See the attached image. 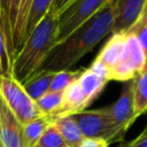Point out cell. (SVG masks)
I'll list each match as a JSON object with an SVG mask.
<instances>
[{"instance_id": "6da1fadb", "label": "cell", "mask_w": 147, "mask_h": 147, "mask_svg": "<svg viewBox=\"0 0 147 147\" xmlns=\"http://www.w3.org/2000/svg\"><path fill=\"white\" fill-rule=\"evenodd\" d=\"M116 0H110L100 11L78 26L64 40L56 44L34 72H59L69 70L83 56L90 53L108 33L115 21Z\"/></svg>"}, {"instance_id": "7a4b0ae2", "label": "cell", "mask_w": 147, "mask_h": 147, "mask_svg": "<svg viewBox=\"0 0 147 147\" xmlns=\"http://www.w3.org/2000/svg\"><path fill=\"white\" fill-rule=\"evenodd\" d=\"M57 28L59 15L51 10L30 33L16 54L11 65V76L22 85L34 75L55 46Z\"/></svg>"}, {"instance_id": "3957f363", "label": "cell", "mask_w": 147, "mask_h": 147, "mask_svg": "<svg viewBox=\"0 0 147 147\" xmlns=\"http://www.w3.org/2000/svg\"><path fill=\"white\" fill-rule=\"evenodd\" d=\"M31 3L32 0H0L7 51L11 62L23 47Z\"/></svg>"}, {"instance_id": "277c9868", "label": "cell", "mask_w": 147, "mask_h": 147, "mask_svg": "<svg viewBox=\"0 0 147 147\" xmlns=\"http://www.w3.org/2000/svg\"><path fill=\"white\" fill-rule=\"evenodd\" d=\"M0 95L22 125L44 116L23 85L11 75L0 76Z\"/></svg>"}, {"instance_id": "5b68a950", "label": "cell", "mask_w": 147, "mask_h": 147, "mask_svg": "<svg viewBox=\"0 0 147 147\" xmlns=\"http://www.w3.org/2000/svg\"><path fill=\"white\" fill-rule=\"evenodd\" d=\"M110 0H74L59 14L55 45L64 40L78 26L100 11Z\"/></svg>"}, {"instance_id": "8992f818", "label": "cell", "mask_w": 147, "mask_h": 147, "mask_svg": "<svg viewBox=\"0 0 147 147\" xmlns=\"http://www.w3.org/2000/svg\"><path fill=\"white\" fill-rule=\"evenodd\" d=\"M78 125L82 134L86 139H102L108 145L119 141L111 124L106 107L92 110H83L70 115Z\"/></svg>"}, {"instance_id": "52a82bcc", "label": "cell", "mask_w": 147, "mask_h": 147, "mask_svg": "<svg viewBox=\"0 0 147 147\" xmlns=\"http://www.w3.org/2000/svg\"><path fill=\"white\" fill-rule=\"evenodd\" d=\"M145 52L138 42L137 38L126 32V44L121 62L109 74V80L129 82L133 79L144 69Z\"/></svg>"}, {"instance_id": "ba28073f", "label": "cell", "mask_w": 147, "mask_h": 147, "mask_svg": "<svg viewBox=\"0 0 147 147\" xmlns=\"http://www.w3.org/2000/svg\"><path fill=\"white\" fill-rule=\"evenodd\" d=\"M106 109L110 117L111 124L117 133L118 140L122 141L127 129L137 119L134 117L133 82H132V79L129 82H125L119 98L113 105L107 106Z\"/></svg>"}, {"instance_id": "9c48e42d", "label": "cell", "mask_w": 147, "mask_h": 147, "mask_svg": "<svg viewBox=\"0 0 147 147\" xmlns=\"http://www.w3.org/2000/svg\"><path fill=\"white\" fill-rule=\"evenodd\" d=\"M0 139L2 147H25L23 125L0 95Z\"/></svg>"}, {"instance_id": "30bf717a", "label": "cell", "mask_w": 147, "mask_h": 147, "mask_svg": "<svg viewBox=\"0 0 147 147\" xmlns=\"http://www.w3.org/2000/svg\"><path fill=\"white\" fill-rule=\"evenodd\" d=\"M147 0H116L113 33L127 32L141 16Z\"/></svg>"}, {"instance_id": "8fae6325", "label": "cell", "mask_w": 147, "mask_h": 147, "mask_svg": "<svg viewBox=\"0 0 147 147\" xmlns=\"http://www.w3.org/2000/svg\"><path fill=\"white\" fill-rule=\"evenodd\" d=\"M125 44H126V32L113 33L111 37L105 44V46L101 48L96 57L94 59L106 68L108 74V80H109L110 71L114 68H116V65L122 60L125 49Z\"/></svg>"}, {"instance_id": "7c38bea8", "label": "cell", "mask_w": 147, "mask_h": 147, "mask_svg": "<svg viewBox=\"0 0 147 147\" xmlns=\"http://www.w3.org/2000/svg\"><path fill=\"white\" fill-rule=\"evenodd\" d=\"M87 103L85 96L80 90V86L77 82H72L64 91H63V100L60 110L54 117H62V116H70L77 113H80L86 109Z\"/></svg>"}, {"instance_id": "4fadbf2b", "label": "cell", "mask_w": 147, "mask_h": 147, "mask_svg": "<svg viewBox=\"0 0 147 147\" xmlns=\"http://www.w3.org/2000/svg\"><path fill=\"white\" fill-rule=\"evenodd\" d=\"M77 82L85 96L87 106H90L101 94V92L103 91V88L108 83L107 79L100 77L99 75L93 72L90 68L82 69V72L77 78Z\"/></svg>"}, {"instance_id": "5bb4252c", "label": "cell", "mask_w": 147, "mask_h": 147, "mask_svg": "<svg viewBox=\"0 0 147 147\" xmlns=\"http://www.w3.org/2000/svg\"><path fill=\"white\" fill-rule=\"evenodd\" d=\"M53 124L57 127L59 132L69 147H76L84 140V137L78 129L77 123L71 116L54 117Z\"/></svg>"}, {"instance_id": "9a60e30c", "label": "cell", "mask_w": 147, "mask_h": 147, "mask_svg": "<svg viewBox=\"0 0 147 147\" xmlns=\"http://www.w3.org/2000/svg\"><path fill=\"white\" fill-rule=\"evenodd\" d=\"M55 76V72H40L31 76L24 84L23 87L28 95L36 102L40 96L49 91L52 80Z\"/></svg>"}, {"instance_id": "2e32d148", "label": "cell", "mask_w": 147, "mask_h": 147, "mask_svg": "<svg viewBox=\"0 0 147 147\" xmlns=\"http://www.w3.org/2000/svg\"><path fill=\"white\" fill-rule=\"evenodd\" d=\"M53 123L52 116H40L23 125V140L25 147H34L38 145L46 127Z\"/></svg>"}, {"instance_id": "e0dca14e", "label": "cell", "mask_w": 147, "mask_h": 147, "mask_svg": "<svg viewBox=\"0 0 147 147\" xmlns=\"http://www.w3.org/2000/svg\"><path fill=\"white\" fill-rule=\"evenodd\" d=\"M133 102L134 117H139L147 111V71H141L133 79Z\"/></svg>"}, {"instance_id": "ac0fdd59", "label": "cell", "mask_w": 147, "mask_h": 147, "mask_svg": "<svg viewBox=\"0 0 147 147\" xmlns=\"http://www.w3.org/2000/svg\"><path fill=\"white\" fill-rule=\"evenodd\" d=\"M53 2H54V0H32L30 11H29V16H28V22H26L24 42L28 39V37L30 36V33L34 30V28L51 11Z\"/></svg>"}, {"instance_id": "d6986e66", "label": "cell", "mask_w": 147, "mask_h": 147, "mask_svg": "<svg viewBox=\"0 0 147 147\" xmlns=\"http://www.w3.org/2000/svg\"><path fill=\"white\" fill-rule=\"evenodd\" d=\"M63 100V92H51L48 91L42 96H40L36 105L45 116H55L61 108Z\"/></svg>"}, {"instance_id": "ffe728a7", "label": "cell", "mask_w": 147, "mask_h": 147, "mask_svg": "<svg viewBox=\"0 0 147 147\" xmlns=\"http://www.w3.org/2000/svg\"><path fill=\"white\" fill-rule=\"evenodd\" d=\"M82 72V69L77 70H62L55 72V76L52 80L49 91L51 92H63L72 82H75Z\"/></svg>"}, {"instance_id": "44dd1931", "label": "cell", "mask_w": 147, "mask_h": 147, "mask_svg": "<svg viewBox=\"0 0 147 147\" xmlns=\"http://www.w3.org/2000/svg\"><path fill=\"white\" fill-rule=\"evenodd\" d=\"M38 146L39 147H68L61 133L59 132L57 127L53 123H51L44 131L41 138L39 139Z\"/></svg>"}, {"instance_id": "7402d4cb", "label": "cell", "mask_w": 147, "mask_h": 147, "mask_svg": "<svg viewBox=\"0 0 147 147\" xmlns=\"http://www.w3.org/2000/svg\"><path fill=\"white\" fill-rule=\"evenodd\" d=\"M127 32L132 33L137 38L138 42L140 44L141 48L144 49V52L146 54L147 53V22L141 20V18H139L131 26V29Z\"/></svg>"}, {"instance_id": "603a6c76", "label": "cell", "mask_w": 147, "mask_h": 147, "mask_svg": "<svg viewBox=\"0 0 147 147\" xmlns=\"http://www.w3.org/2000/svg\"><path fill=\"white\" fill-rule=\"evenodd\" d=\"M77 147H108V144L102 139H86L77 146Z\"/></svg>"}, {"instance_id": "cb8c5ba5", "label": "cell", "mask_w": 147, "mask_h": 147, "mask_svg": "<svg viewBox=\"0 0 147 147\" xmlns=\"http://www.w3.org/2000/svg\"><path fill=\"white\" fill-rule=\"evenodd\" d=\"M72 1H74V0H54L51 10H53L54 13H56V14L59 15V14H60L68 5H70Z\"/></svg>"}, {"instance_id": "d4e9b609", "label": "cell", "mask_w": 147, "mask_h": 147, "mask_svg": "<svg viewBox=\"0 0 147 147\" xmlns=\"http://www.w3.org/2000/svg\"><path fill=\"white\" fill-rule=\"evenodd\" d=\"M124 147H147V136L146 137H141L138 136L134 140L130 141L127 145H125Z\"/></svg>"}, {"instance_id": "484cf974", "label": "cell", "mask_w": 147, "mask_h": 147, "mask_svg": "<svg viewBox=\"0 0 147 147\" xmlns=\"http://www.w3.org/2000/svg\"><path fill=\"white\" fill-rule=\"evenodd\" d=\"M139 18H141V20H144V21L147 22V2H146V5H145V7H144V9H142V13H141V16H140Z\"/></svg>"}, {"instance_id": "4316f807", "label": "cell", "mask_w": 147, "mask_h": 147, "mask_svg": "<svg viewBox=\"0 0 147 147\" xmlns=\"http://www.w3.org/2000/svg\"><path fill=\"white\" fill-rule=\"evenodd\" d=\"M142 71H147V53L145 54V64H144V69Z\"/></svg>"}, {"instance_id": "83f0119b", "label": "cell", "mask_w": 147, "mask_h": 147, "mask_svg": "<svg viewBox=\"0 0 147 147\" xmlns=\"http://www.w3.org/2000/svg\"><path fill=\"white\" fill-rule=\"evenodd\" d=\"M139 136H141V137H146V136H147V125H146V127L144 129V131H142Z\"/></svg>"}, {"instance_id": "f1b7e54d", "label": "cell", "mask_w": 147, "mask_h": 147, "mask_svg": "<svg viewBox=\"0 0 147 147\" xmlns=\"http://www.w3.org/2000/svg\"><path fill=\"white\" fill-rule=\"evenodd\" d=\"M0 147H2V144H1V139H0Z\"/></svg>"}, {"instance_id": "f546056e", "label": "cell", "mask_w": 147, "mask_h": 147, "mask_svg": "<svg viewBox=\"0 0 147 147\" xmlns=\"http://www.w3.org/2000/svg\"><path fill=\"white\" fill-rule=\"evenodd\" d=\"M34 147H39V146H38V145H37V146H34Z\"/></svg>"}, {"instance_id": "4dcf8cb0", "label": "cell", "mask_w": 147, "mask_h": 147, "mask_svg": "<svg viewBox=\"0 0 147 147\" xmlns=\"http://www.w3.org/2000/svg\"><path fill=\"white\" fill-rule=\"evenodd\" d=\"M68 147H69V146H68Z\"/></svg>"}, {"instance_id": "1f68e13d", "label": "cell", "mask_w": 147, "mask_h": 147, "mask_svg": "<svg viewBox=\"0 0 147 147\" xmlns=\"http://www.w3.org/2000/svg\"><path fill=\"white\" fill-rule=\"evenodd\" d=\"M76 147H77V146H76Z\"/></svg>"}]
</instances>
